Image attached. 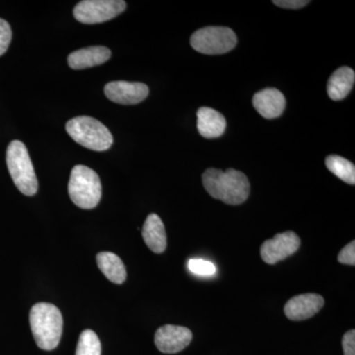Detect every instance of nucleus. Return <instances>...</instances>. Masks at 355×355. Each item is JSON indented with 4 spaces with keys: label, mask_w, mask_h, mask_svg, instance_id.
Instances as JSON below:
<instances>
[{
    "label": "nucleus",
    "mask_w": 355,
    "mask_h": 355,
    "mask_svg": "<svg viewBox=\"0 0 355 355\" xmlns=\"http://www.w3.org/2000/svg\"><path fill=\"white\" fill-rule=\"evenodd\" d=\"M11 39H12V31H11L10 25L6 20L0 18V57L8 50Z\"/></svg>",
    "instance_id": "21"
},
{
    "label": "nucleus",
    "mask_w": 355,
    "mask_h": 355,
    "mask_svg": "<svg viewBox=\"0 0 355 355\" xmlns=\"http://www.w3.org/2000/svg\"><path fill=\"white\" fill-rule=\"evenodd\" d=\"M98 268L103 275L116 284H121L127 279V270L123 261L116 254L111 252H102L97 254Z\"/></svg>",
    "instance_id": "17"
},
{
    "label": "nucleus",
    "mask_w": 355,
    "mask_h": 355,
    "mask_svg": "<svg viewBox=\"0 0 355 355\" xmlns=\"http://www.w3.org/2000/svg\"><path fill=\"white\" fill-rule=\"evenodd\" d=\"M254 108L265 119L279 118L286 106L284 95L277 88H266L253 97Z\"/></svg>",
    "instance_id": "12"
},
{
    "label": "nucleus",
    "mask_w": 355,
    "mask_h": 355,
    "mask_svg": "<svg viewBox=\"0 0 355 355\" xmlns=\"http://www.w3.org/2000/svg\"><path fill=\"white\" fill-rule=\"evenodd\" d=\"M355 81L354 70L343 67L336 70L328 81V95L334 101H340L349 94Z\"/></svg>",
    "instance_id": "16"
},
{
    "label": "nucleus",
    "mask_w": 355,
    "mask_h": 355,
    "mask_svg": "<svg viewBox=\"0 0 355 355\" xmlns=\"http://www.w3.org/2000/svg\"><path fill=\"white\" fill-rule=\"evenodd\" d=\"M105 95L112 102L121 105H137L149 94L148 86L140 83L113 81L104 88Z\"/></svg>",
    "instance_id": "10"
},
{
    "label": "nucleus",
    "mask_w": 355,
    "mask_h": 355,
    "mask_svg": "<svg viewBox=\"0 0 355 355\" xmlns=\"http://www.w3.org/2000/svg\"><path fill=\"white\" fill-rule=\"evenodd\" d=\"M30 326L40 349L53 350L62 338L64 318L57 306L51 303H37L30 311Z\"/></svg>",
    "instance_id": "2"
},
{
    "label": "nucleus",
    "mask_w": 355,
    "mask_h": 355,
    "mask_svg": "<svg viewBox=\"0 0 355 355\" xmlns=\"http://www.w3.org/2000/svg\"><path fill=\"white\" fill-rule=\"evenodd\" d=\"M205 190L226 205H238L246 202L250 195L249 180L244 173L234 169L227 171L210 168L203 173Z\"/></svg>",
    "instance_id": "1"
},
{
    "label": "nucleus",
    "mask_w": 355,
    "mask_h": 355,
    "mask_svg": "<svg viewBox=\"0 0 355 355\" xmlns=\"http://www.w3.org/2000/svg\"><path fill=\"white\" fill-rule=\"evenodd\" d=\"M6 164L18 190L28 197L36 195L38 180L27 147L20 140H13L7 147Z\"/></svg>",
    "instance_id": "3"
},
{
    "label": "nucleus",
    "mask_w": 355,
    "mask_h": 355,
    "mask_svg": "<svg viewBox=\"0 0 355 355\" xmlns=\"http://www.w3.org/2000/svg\"><path fill=\"white\" fill-rule=\"evenodd\" d=\"M300 244V238L292 231L279 233L272 239L266 240L263 243L261 247V259L268 265H275L296 253Z\"/></svg>",
    "instance_id": "8"
},
{
    "label": "nucleus",
    "mask_w": 355,
    "mask_h": 355,
    "mask_svg": "<svg viewBox=\"0 0 355 355\" xmlns=\"http://www.w3.org/2000/svg\"><path fill=\"white\" fill-rule=\"evenodd\" d=\"M69 193L80 209H94L102 197V184L97 173L86 166L76 165L70 174Z\"/></svg>",
    "instance_id": "4"
},
{
    "label": "nucleus",
    "mask_w": 355,
    "mask_h": 355,
    "mask_svg": "<svg viewBox=\"0 0 355 355\" xmlns=\"http://www.w3.org/2000/svg\"><path fill=\"white\" fill-rule=\"evenodd\" d=\"M237 42L233 30L216 26L202 28L191 37V48L203 55H223L232 51Z\"/></svg>",
    "instance_id": "6"
},
{
    "label": "nucleus",
    "mask_w": 355,
    "mask_h": 355,
    "mask_svg": "<svg viewBox=\"0 0 355 355\" xmlns=\"http://www.w3.org/2000/svg\"><path fill=\"white\" fill-rule=\"evenodd\" d=\"M193 334L188 328L174 324H166L159 328L154 342L163 354H177L190 345Z\"/></svg>",
    "instance_id": "9"
},
{
    "label": "nucleus",
    "mask_w": 355,
    "mask_h": 355,
    "mask_svg": "<svg viewBox=\"0 0 355 355\" xmlns=\"http://www.w3.org/2000/svg\"><path fill=\"white\" fill-rule=\"evenodd\" d=\"M326 166L338 179L349 184H355V166L347 159L330 155L326 158Z\"/></svg>",
    "instance_id": "18"
},
{
    "label": "nucleus",
    "mask_w": 355,
    "mask_h": 355,
    "mask_svg": "<svg viewBox=\"0 0 355 355\" xmlns=\"http://www.w3.org/2000/svg\"><path fill=\"white\" fill-rule=\"evenodd\" d=\"M111 55L106 46H89L70 53L67 62L72 69H85L105 64Z\"/></svg>",
    "instance_id": "13"
},
{
    "label": "nucleus",
    "mask_w": 355,
    "mask_h": 355,
    "mask_svg": "<svg viewBox=\"0 0 355 355\" xmlns=\"http://www.w3.org/2000/svg\"><path fill=\"white\" fill-rule=\"evenodd\" d=\"M101 342L95 331L85 330L79 336L76 355H101Z\"/></svg>",
    "instance_id": "19"
},
{
    "label": "nucleus",
    "mask_w": 355,
    "mask_h": 355,
    "mask_svg": "<svg viewBox=\"0 0 355 355\" xmlns=\"http://www.w3.org/2000/svg\"><path fill=\"white\" fill-rule=\"evenodd\" d=\"M198 132L205 139L220 137L226 130V120L216 110L202 107L197 113Z\"/></svg>",
    "instance_id": "14"
},
{
    "label": "nucleus",
    "mask_w": 355,
    "mask_h": 355,
    "mask_svg": "<svg viewBox=\"0 0 355 355\" xmlns=\"http://www.w3.org/2000/svg\"><path fill=\"white\" fill-rule=\"evenodd\" d=\"M338 260L345 265H355V242L349 243L338 254Z\"/></svg>",
    "instance_id": "22"
},
{
    "label": "nucleus",
    "mask_w": 355,
    "mask_h": 355,
    "mask_svg": "<svg viewBox=\"0 0 355 355\" xmlns=\"http://www.w3.org/2000/svg\"><path fill=\"white\" fill-rule=\"evenodd\" d=\"M127 8L123 0H84L73 10L77 21L83 24H98L120 15Z\"/></svg>",
    "instance_id": "7"
},
{
    "label": "nucleus",
    "mask_w": 355,
    "mask_h": 355,
    "mask_svg": "<svg viewBox=\"0 0 355 355\" xmlns=\"http://www.w3.org/2000/svg\"><path fill=\"white\" fill-rule=\"evenodd\" d=\"M324 305V298L319 294H301L288 300L284 306V313L291 321H303L316 315Z\"/></svg>",
    "instance_id": "11"
},
{
    "label": "nucleus",
    "mask_w": 355,
    "mask_h": 355,
    "mask_svg": "<svg viewBox=\"0 0 355 355\" xmlns=\"http://www.w3.org/2000/svg\"><path fill=\"white\" fill-rule=\"evenodd\" d=\"M65 128L72 139L91 150H108L114 142L108 128L91 116H76L67 121Z\"/></svg>",
    "instance_id": "5"
},
{
    "label": "nucleus",
    "mask_w": 355,
    "mask_h": 355,
    "mask_svg": "<svg viewBox=\"0 0 355 355\" xmlns=\"http://www.w3.org/2000/svg\"><path fill=\"white\" fill-rule=\"evenodd\" d=\"M142 237L147 247L156 254H161L167 248V234L160 217L155 214H149L142 228Z\"/></svg>",
    "instance_id": "15"
},
{
    "label": "nucleus",
    "mask_w": 355,
    "mask_h": 355,
    "mask_svg": "<svg viewBox=\"0 0 355 355\" xmlns=\"http://www.w3.org/2000/svg\"><path fill=\"white\" fill-rule=\"evenodd\" d=\"M188 266L191 272L202 277H211L216 272V266L211 261L202 260V259H191Z\"/></svg>",
    "instance_id": "20"
},
{
    "label": "nucleus",
    "mask_w": 355,
    "mask_h": 355,
    "mask_svg": "<svg viewBox=\"0 0 355 355\" xmlns=\"http://www.w3.org/2000/svg\"><path fill=\"white\" fill-rule=\"evenodd\" d=\"M310 1L304 0H275L273 4L286 9H300L309 4Z\"/></svg>",
    "instance_id": "24"
},
{
    "label": "nucleus",
    "mask_w": 355,
    "mask_h": 355,
    "mask_svg": "<svg viewBox=\"0 0 355 355\" xmlns=\"http://www.w3.org/2000/svg\"><path fill=\"white\" fill-rule=\"evenodd\" d=\"M343 349L345 355H355V331H347L343 338Z\"/></svg>",
    "instance_id": "23"
}]
</instances>
